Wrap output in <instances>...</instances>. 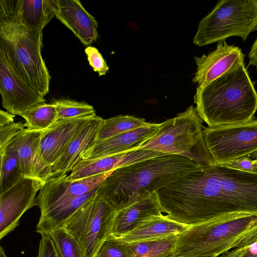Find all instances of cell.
Wrapping results in <instances>:
<instances>
[{
	"instance_id": "1",
	"label": "cell",
	"mask_w": 257,
	"mask_h": 257,
	"mask_svg": "<svg viewBox=\"0 0 257 257\" xmlns=\"http://www.w3.org/2000/svg\"><path fill=\"white\" fill-rule=\"evenodd\" d=\"M154 194L167 218L190 227L257 216V173L221 164L201 167Z\"/></svg>"
},
{
	"instance_id": "2",
	"label": "cell",
	"mask_w": 257,
	"mask_h": 257,
	"mask_svg": "<svg viewBox=\"0 0 257 257\" xmlns=\"http://www.w3.org/2000/svg\"><path fill=\"white\" fill-rule=\"evenodd\" d=\"M200 168L177 155L150 158L112 171L97 188V195L117 211L147 198Z\"/></svg>"
},
{
	"instance_id": "3",
	"label": "cell",
	"mask_w": 257,
	"mask_h": 257,
	"mask_svg": "<svg viewBox=\"0 0 257 257\" xmlns=\"http://www.w3.org/2000/svg\"><path fill=\"white\" fill-rule=\"evenodd\" d=\"M194 100L198 114L209 127L249 121L257 110V92L244 63L197 86Z\"/></svg>"
},
{
	"instance_id": "4",
	"label": "cell",
	"mask_w": 257,
	"mask_h": 257,
	"mask_svg": "<svg viewBox=\"0 0 257 257\" xmlns=\"http://www.w3.org/2000/svg\"><path fill=\"white\" fill-rule=\"evenodd\" d=\"M42 32L22 24L17 0L0 1V42L20 76L44 97L49 91L51 77L42 56Z\"/></svg>"
},
{
	"instance_id": "5",
	"label": "cell",
	"mask_w": 257,
	"mask_h": 257,
	"mask_svg": "<svg viewBox=\"0 0 257 257\" xmlns=\"http://www.w3.org/2000/svg\"><path fill=\"white\" fill-rule=\"evenodd\" d=\"M257 240V216L245 215L189 227L178 235L173 255L217 256Z\"/></svg>"
},
{
	"instance_id": "6",
	"label": "cell",
	"mask_w": 257,
	"mask_h": 257,
	"mask_svg": "<svg viewBox=\"0 0 257 257\" xmlns=\"http://www.w3.org/2000/svg\"><path fill=\"white\" fill-rule=\"evenodd\" d=\"M202 122L191 105L175 117L161 123L157 134L139 149L179 155L202 168L214 165L205 142Z\"/></svg>"
},
{
	"instance_id": "7",
	"label": "cell",
	"mask_w": 257,
	"mask_h": 257,
	"mask_svg": "<svg viewBox=\"0 0 257 257\" xmlns=\"http://www.w3.org/2000/svg\"><path fill=\"white\" fill-rule=\"evenodd\" d=\"M256 30V0H221L199 22L193 42L202 47L230 37L245 41Z\"/></svg>"
},
{
	"instance_id": "8",
	"label": "cell",
	"mask_w": 257,
	"mask_h": 257,
	"mask_svg": "<svg viewBox=\"0 0 257 257\" xmlns=\"http://www.w3.org/2000/svg\"><path fill=\"white\" fill-rule=\"evenodd\" d=\"M116 211L96 195L77 210L64 227L78 242L84 257H95L112 234Z\"/></svg>"
},
{
	"instance_id": "9",
	"label": "cell",
	"mask_w": 257,
	"mask_h": 257,
	"mask_svg": "<svg viewBox=\"0 0 257 257\" xmlns=\"http://www.w3.org/2000/svg\"><path fill=\"white\" fill-rule=\"evenodd\" d=\"M207 148L215 164L257 153V119L232 125L203 129Z\"/></svg>"
},
{
	"instance_id": "10",
	"label": "cell",
	"mask_w": 257,
	"mask_h": 257,
	"mask_svg": "<svg viewBox=\"0 0 257 257\" xmlns=\"http://www.w3.org/2000/svg\"><path fill=\"white\" fill-rule=\"evenodd\" d=\"M93 117L58 120L44 131L33 163V171L36 178L45 182L51 178L52 167L55 161L87 121Z\"/></svg>"
},
{
	"instance_id": "11",
	"label": "cell",
	"mask_w": 257,
	"mask_h": 257,
	"mask_svg": "<svg viewBox=\"0 0 257 257\" xmlns=\"http://www.w3.org/2000/svg\"><path fill=\"white\" fill-rule=\"evenodd\" d=\"M0 93L3 107L15 115L21 116L32 106L45 102L44 97L33 89L14 68L1 42Z\"/></svg>"
},
{
	"instance_id": "12",
	"label": "cell",
	"mask_w": 257,
	"mask_h": 257,
	"mask_svg": "<svg viewBox=\"0 0 257 257\" xmlns=\"http://www.w3.org/2000/svg\"><path fill=\"white\" fill-rule=\"evenodd\" d=\"M45 182L36 178L22 177L0 194V239L19 224L23 214L37 205L36 195Z\"/></svg>"
},
{
	"instance_id": "13",
	"label": "cell",
	"mask_w": 257,
	"mask_h": 257,
	"mask_svg": "<svg viewBox=\"0 0 257 257\" xmlns=\"http://www.w3.org/2000/svg\"><path fill=\"white\" fill-rule=\"evenodd\" d=\"M111 172L75 180L68 179L67 174L48 179L36 198L41 214L97 189Z\"/></svg>"
},
{
	"instance_id": "14",
	"label": "cell",
	"mask_w": 257,
	"mask_h": 257,
	"mask_svg": "<svg viewBox=\"0 0 257 257\" xmlns=\"http://www.w3.org/2000/svg\"><path fill=\"white\" fill-rule=\"evenodd\" d=\"M244 55L238 46L225 41L218 43L216 48L207 55L195 56L196 71L192 82L203 87L231 69L244 63Z\"/></svg>"
},
{
	"instance_id": "15",
	"label": "cell",
	"mask_w": 257,
	"mask_h": 257,
	"mask_svg": "<svg viewBox=\"0 0 257 257\" xmlns=\"http://www.w3.org/2000/svg\"><path fill=\"white\" fill-rule=\"evenodd\" d=\"M103 118H90L76 135L52 167L51 178L71 172L93 149L98 140Z\"/></svg>"
},
{
	"instance_id": "16",
	"label": "cell",
	"mask_w": 257,
	"mask_h": 257,
	"mask_svg": "<svg viewBox=\"0 0 257 257\" xmlns=\"http://www.w3.org/2000/svg\"><path fill=\"white\" fill-rule=\"evenodd\" d=\"M56 18L70 29L85 46L98 38V24L78 0H55Z\"/></svg>"
},
{
	"instance_id": "17",
	"label": "cell",
	"mask_w": 257,
	"mask_h": 257,
	"mask_svg": "<svg viewBox=\"0 0 257 257\" xmlns=\"http://www.w3.org/2000/svg\"><path fill=\"white\" fill-rule=\"evenodd\" d=\"M167 154L143 149H138L117 155L81 161L67 178L75 180L108 173L124 166Z\"/></svg>"
},
{
	"instance_id": "18",
	"label": "cell",
	"mask_w": 257,
	"mask_h": 257,
	"mask_svg": "<svg viewBox=\"0 0 257 257\" xmlns=\"http://www.w3.org/2000/svg\"><path fill=\"white\" fill-rule=\"evenodd\" d=\"M160 125L161 123H150L148 125L97 141L86 159L110 156L138 150L157 134Z\"/></svg>"
},
{
	"instance_id": "19",
	"label": "cell",
	"mask_w": 257,
	"mask_h": 257,
	"mask_svg": "<svg viewBox=\"0 0 257 257\" xmlns=\"http://www.w3.org/2000/svg\"><path fill=\"white\" fill-rule=\"evenodd\" d=\"M163 215L157 198L153 194L128 207L116 211L112 234L120 237L142 224L156 216Z\"/></svg>"
},
{
	"instance_id": "20",
	"label": "cell",
	"mask_w": 257,
	"mask_h": 257,
	"mask_svg": "<svg viewBox=\"0 0 257 257\" xmlns=\"http://www.w3.org/2000/svg\"><path fill=\"white\" fill-rule=\"evenodd\" d=\"M189 227L170 219L163 214L150 218L119 238L127 242L163 238L178 235Z\"/></svg>"
},
{
	"instance_id": "21",
	"label": "cell",
	"mask_w": 257,
	"mask_h": 257,
	"mask_svg": "<svg viewBox=\"0 0 257 257\" xmlns=\"http://www.w3.org/2000/svg\"><path fill=\"white\" fill-rule=\"evenodd\" d=\"M55 0H18V13L27 28L42 32L55 16Z\"/></svg>"
},
{
	"instance_id": "22",
	"label": "cell",
	"mask_w": 257,
	"mask_h": 257,
	"mask_svg": "<svg viewBox=\"0 0 257 257\" xmlns=\"http://www.w3.org/2000/svg\"><path fill=\"white\" fill-rule=\"evenodd\" d=\"M44 131L26 128L13 139L23 177L36 178L33 171V163Z\"/></svg>"
},
{
	"instance_id": "23",
	"label": "cell",
	"mask_w": 257,
	"mask_h": 257,
	"mask_svg": "<svg viewBox=\"0 0 257 257\" xmlns=\"http://www.w3.org/2000/svg\"><path fill=\"white\" fill-rule=\"evenodd\" d=\"M0 194H2L16 184L23 175L13 139L0 148Z\"/></svg>"
},
{
	"instance_id": "24",
	"label": "cell",
	"mask_w": 257,
	"mask_h": 257,
	"mask_svg": "<svg viewBox=\"0 0 257 257\" xmlns=\"http://www.w3.org/2000/svg\"><path fill=\"white\" fill-rule=\"evenodd\" d=\"M178 235L128 242L133 257H169L173 255Z\"/></svg>"
},
{
	"instance_id": "25",
	"label": "cell",
	"mask_w": 257,
	"mask_h": 257,
	"mask_svg": "<svg viewBox=\"0 0 257 257\" xmlns=\"http://www.w3.org/2000/svg\"><path fill=\"white\" fill-rule=\"evenodd\" d=\"M21 116L25 119L27 128L44 131L57 120V112L53 102H43L32 106Z\"/></svg>"
},
{
	"instance_id": "26",
	"label": "cell",
	"mask_w": 257,
	"mask_h": 257,
	"mask_svg": "<svg viewBox=\"0 0 257 257\" xmlns=\"http://www.w3.org/2000/svg\"><path fill=\"white\" fill-rule=\"evenodd\" d=\"M150 123L147 122L144 118L128 115H118L104 119L97 141L148 125Z\"/></svg>"
},
{
	"instance_id": "27",
	"label": "cell",
	"mask_w": 257,
	"mask_h": 257,
	"mask_svg": "<svg viewBox=\"0 0 257 257\" xmlns=\"http://www.w3.org/2000/svg\"><path fill=\"white\" fill-rule=\"evenodd\" d=\"M57 112V120L96 115L94 107L83 101L62 99L53 102Z\"/></svg>"
},
{
	"instance_id": "28",
	"label": "cell",
	"mask_w": 257,
	"mask_h": 257,
	"mask_svg": "<svg viewBox=\"0 0 257 257\" xmlns=\"http://www.w3.org/2000/svg\"><path fill=\"white\" fill-rule=\"evenodd\" d=\"M60 257H84L80 246L64 227H60L49 233Z\"/></svg>"
},
{
	"instance_id": "29",
	"label": "cell",
	"mask_w": 257,
	"mask_h": 257,
	"mask_svg": "<svg viewBox=\"0 0 257 257\" xmlns=\"http://www.w3.org/2000/svg\"><path fill=\"white\" fill-rule=\"evenodd\" d=\"M95 257H133L129 243L110 234L103 242Z\"/></svg>"
},
{
	"instance_id": "30",
	"label": "cell",
	"mask_w": 257,
	"mask_h": 257,
	"mask_svg": "<svg viewBox=\"0 0 257 257\" xmlns=\"http://www.w3.org/2000/svg\"><path fill=\"white\" fill-rule=\"evenodd\" d=\"M85 52L93 70L97 72L99 76L105 75L109 70V66L97 49L88 46L85 49Z\"/></svg>"
},
{
	"instance_id": "31",
	"label": "cell",
	"mask_w": 257,
	"mask_h": 257,
	"mask_svg": "<svg viewBox=\"0 0 257 257\" xmlns=\"http://www.w3.org/2000/svg\"><path fill=\"white\" fill-rule=\"evenodd\" d=\"M26 127L25 123L13 122L9 124L0 127V148L24 130Z\"/></svg>"
},
{
	"instance_id": "32",
	"label": "cell",
	"mask_w": 257,
	"mask_h": 257,
	"mask_svg": "<svg viewBox=\"0 0 257 257\" xmlns=\"http://www.w3.org/2000/svg\"><path fill=\"white\" fill-rule=\"evenodd\" d=\"M38 257H60L49 233L41 234Z\"/></svg>"
},
{
	"instance_id": "33",
	"label": "cell",
	"mask_w": 257,
	"mask_h": 257,
	"mask_svg": "<svg viewBox=\"0 0 257 257\" xmlns=\"http://www.w3.org/2000/svg\"><path fill=\"white\" fill-rule=\"evenodd\" d=\"M243 172L257 173V165L249 157H244L221 164Z\"/></svg>"
},
{
	"instance_id": "34",
	"label": "cell",
	"mask_w": 257,
	"mask_h": 257,
	"mask_svg": "<svg viewBox=\"0 0 257 257\" xmlns=\"http://www.w3.org/2000/svg\"><path fill=\"white\" fill-rule=\"evenodd\" d=\"M237 257H257V240L243 246L242 251Z\"/></svg>"
},
{
	"instance_id": "35",
	"label": "cell",
	"mask_w": 257,
	"mask_h": 257,
	"mask_svg": "<svg viewBox=\"0 0 257 257\" xmlns=\"http://www.w3.org/2000/svg\"><path fill=\"white\" fill-rule=\"evenodd\" d=\"M248 65L255 67L257 69V38L252 44L248 53Z\"/></svg>"
},
{
	"instance_id": "36",
	"label": "cell",
	"mask_w": 257,
	"mask_h": 257,
	"mask_svg": "<svg viewBox=\"0 0 257 257\" xmlns=\"http://www.w3.org/2000/svg\"><path fill=\"white\" fill-rule=\"evenodd\" d=\"M16 115H13L8 111L1 110L0 111V127L5 126L14 122V117Z\"/></svg>"
},
{
	"instance_id": "37",
	"label": "cell",
	"mask_w": 257,
	"mask_h": 257,
	"mask_svg": "<svg viewBox=\"0 0 257 257\" xmlns=\"http://www.w3.org/2000/svg\"><path fill=\"white\" fill-rule=\"evenodd\" d=\"M243 247H240L232 249L216 257H237L242 251Z\"/></svg>"
},
{
	"instance_id": "38",
	"label": "cell",
	"mask_w": 257,
	"mask_h": 257,
	"mask_svg": "<svg viewBox=\"0 0 257 257\" xmlns=\"http://www.w3.org/2000/svg\"><path fill=\"white\" fill-rule=\"evenodd\" d=\"M0 257H7L2 246L0 247Z\"/></svg>"
},
{
	"instance_id": "39",
	"label": "cell",
	"mask_w": 257,
	"mask_h": 257,
	"mask_svg": "<svg viewBox=\"0 0 257 257\" xmlns=\"http://www.w3.org/2000/svg\"><path fill=\"white\" fill-rule=\"evenodd\" d=\"M169 257H216V256H177L172 255Z\"/></svg>"
},
{
	"instance_id": "40",
	"label": "cell",
	"mask_w": 257,
	"mask_h": 257,
	"mask_svg": "<svg viewBox=\"0 0 257 257\" xmlns=\"http://www.w3.org/2000/svg\"><path fill=\"white\" fill-rule=\"evenodd\" d=\"M254 163L257 165V155H256V158L255 160H253Z\"/></svg>"
}]
</instances>
